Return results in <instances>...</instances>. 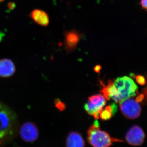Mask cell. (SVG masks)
<instances>
[{
    "instance_id": "1",
    "label": "cell",
    "mask_w": 147,
    "mask_h": 147,
    "mask_svg": "<svg viewBox=\"0 0 147 147\" xmlns=\"http://www.w3.org/2000/svg\"><path fill=\"white\" fill-rule=\"evenodd\" d=\"M87 134L88 142L94 147H108L113 144V142H124L119 139L112 138L108 133L101 131L99 127L94 125L90 127Z\"/></svg>"
},
{
    "instance_id": "2",
    "label": "cell",
    "mask_w": 147,
    "mask_h": 147,
    "mask_svg": "<svg viewBox=\"0 0 147 147\" xmlns=\"http://www.w3.org/2000/svg\"><path fill=\"white\" fill-rule=\"evenodd\" d=\"M113 84L119 94L121 102L139 94L137 92L138 87L133 80L127 76L118 77L115 80Z\"/></svg>"
},
{
    "instance_id": "3",
    "label": "cell",
    "mask_w": 147,
    "mask_h": 147,
    "mask_svg": "<svg viewBox=\"0 0 147 147\" xmlns=\"http://www.w3.org/2000/svg\"><path fill=\"white\" fill-rule=\"evenodd\" d=\"M10 109L0 104V139L11 134L13 127L14 116Z\"/></svg>"
},
{
    "instance_id": "4",
    "label": "cell",
    "mask_w": 147,
    "mask_h": 147,
    "mask_svg": "<svg viewBox=\"0 0 147 147\" xmlns=\"http://www.w3.org/2000/svg\"><path fill=\"white\" fill-rule=\"evenodd\" d=\"M120 108L125 117L130 119H134L139 117L142 111L141 106L139 103L135 100L130 98L126 99L120 103Z\"/></svg>"
},
{
    "instance_id": "5",
    "label": "cell",
    "mask_w": 147,
    "mask_h": 147,
    "mask_svg": "<svg viewBox=\"0 0 147 147\" xmlns=\"http://www.w3.org/2000/svg\"><path fill=\"white\" fill-rule=\"evenodd\" d=\"M21 139L28 143H32L36 141L39 136L37 126L34 123L27 122L22 124L20 129Z\"/></svg>"
},
{
    "instance_id": "6",
    "label": "cell",
    "mask_w": 147,
    "mask_h": 147,
    "mask_svg": "<svg viewBox=\"0 0 147 147\" xmlns=\"http://www.w3.org/2000/svg\"><path fill=\"white\" fill-rule=\"evenodd\" d=\"M105 97L101 94L94 95L89 98V100L85 105V109L90 115L96 113H100L106 104Z\"/></svg>"
},
{
    "instance_id": "7",
    "label": "cell",
    "mask_w": 147,
    "mask_h": 147,
    "mask_svg": "<svg viewBox=\"0 0 147 147\" xmlns=\"http://www.w3.org/2000/svg\"><path fill=\"white\" fill-rule=\"evenodd\" d=\"M64 36V46L67 53L72 52L76 49L78 43L82 38V34L75 30L65 31Z\"/></svg>"
},
{
    "instance_id": "8",
    "label": "cell",
    "mask_w": 147,
    "mask_h": 147,
    "mask_svg": "<svg viewBox=\"0 0 147 147\" xmlns=\"http://www.w3.org/2000/svg\"><path fill=\"white\" fill-rule=\"evenodd\" d=\"M145 134L143 129L138 125H134L129 129L125 139L129 145L134 146L142 145L144 141Z\"/></svg>"
},
{
    "instance_id": "9",
    "label": "cell",
    "mask_w": 147,
    "mask_h": 147,
    "mask_svg": "<svg viewBox=\"0 0 147 147\" xmlns=\"http://www.w3.org/2000/svg\"><path fill=\"white\" fill-rule=\"evenodd\" d=\"M100 83L103 87L101 92L106 100H109L110 98H112L117 103H121V102L120 96L113 82L111 80H108L107 86H105L102 82H100Z\"/></svg>"
},
{
    "instance_id": "10",
    "label": "cell",
    "mask_w": 147,
    "mask_h": 147,
    "mask_svg": "<svg viewBox=\"0 0 147 147\" xmlns=\"http://www.w3.org/2000/svg\"><path fill=\"white\" fill-rule=\"evenodd\" d=\"M16 71L13 62L8 59L0 60V77L9 78L13 76Z\"/></svg>"
},
{
    "instance_id": "11",
    "label": "cell",
    "mask_w": 147,
    "mask_h": 147,
    "mask_svg": "<svg viewBox=\"0 0 147 147\" xmlns=\"http://www.w3.org/2000/svg\"><path fill=\"white\" fill-rule=\"evenodd\" d=\"M30 16L35 22L40 26H46L49 24V16L44 11L39 9H34L31 12Z\"/></svg>"
},
{
    "instance_id": "12",
    "label": "cell",
    "mask_w": 147,
    "mask_h": 147,
    "mask_svg": "<svg viewBox=\"0 0 147 147\" xmlns=\"http://www.w3.org/2000/svg\"><path fill=\"white\" fill-rule=\"evenodd\" d=\"M66 146L68 147H83L85 142L82 135L75 131H72L69 134L66 139Z\"/></svg>"
},
{
    "instance_id": "13",
    "label": "cell",
    "mask_w": 147,
    "mask_h": 147,
    "mask_svg": "<svg viewBox=\"0 0 147 147\" xmlns=\"http://www.w3.org/2000/svg\"><path fill=\"white\" fill-rule=\"evenodd\" d=\"M113 114L111 105L106 106L104 110L102 109L99 113V117L102 120H108L111 118Z\"/></svg>"
},
{
    "instance_id": "14",
    "label": "cell",
    "mask_w": 147,
    "mask_h": 147,
    "mask_svg": "<svg viewBox=\"0 0 147 147\" xmlns=\"http://www.w3.org/2000/svg\"><path fill=\"white\" fill-rule=\"evenodd\" d=\"M55 104L56 108L60 111H63L65 110L66 105L64 103L62 102L60 99L57 98L55 100Z\"/></svg>"
},
{
    "instance_id": "15",
    "label": "cell",
    "mask_w": 147,
    "mask_h": 147,
    "mask_svg": "<svg viewBox=\"0 0 147 147\" xmlns=\"http://www.w3.org/2000/svg\"><path fill=\"white\" fill-rule=\"evenodd\" d=\"M136 81L138 84L141 86H144L146 84V81L144 77L142 75H138L136 76Z\"/></svg>"
},
{
    "instance_id": "16",
    "label": "cell",
    "mask_w": 147,
    "mask_h": 147,
    "mask_svg": "<svg viewBox=\"0 0 147 147\" xmlns=\"http://www.w3.org/2000/svg\"><path fill=\"white\" fill-rule=\"evenodd\" d=\"M16 4L13 2H10L7 4V8L9 10H13L16 7Z\"/></svg>"
},
{
    "instance_id": "17",
    "label": "cell",
    "mask_w": 147,
    "mask_h": 147,
    "mask_svg": "<svg viewBox=\"0 0 147 147\" xmlns=\"http://www.w3.org/2000/svg\"><path fill=\"white\" fill-rule=\"evenodd\" d=\"M144 97L145 95L144 94L139 95L136 98L135 100L136 102L139 103V102H142V101L144 100Z\"/></svg>"
},
{
    "instance_id": "18",
    "label": "cell",
    "mask_w": 147,
    "mask_h": 147,
    "mask_svg": "<svg viewBox=\"0 0 147 147\" xmlns=\"http://www.w3.org/2000/svg\"><path fill=\"white\" fill-rule=\"evenodd\" d=\"M147 0H141L140 4L142 9L144 10H147Z\"/></svg>"
},
{
    "instance_id": "19",
    "label": "cell",
    "mask_w": 147,
    "mask_h": 147,
    "mask_svg": "<svg viewBox=\"0 0 147 147\" xmlns=\"http://www.w3.org/2000/svg\"><path fill=\"white\" fill-rule=\"evenodd\" d=\"M111 105V108H112V114L113 115H115V113L117 112V107L114 103H113L112 105Z\"/></svg>"
},
{
    "instance_id": "20",
    "label": "cell",
    "mask_w": 147,
    "mask_h": 147,
    "mask_svg": "<svg viewBox=\"0 0 147 147\" xmlns=\"http://www.w3.org/2000/svg\"><path fill=\"white\" fill-rule=\"evenodd\" d=\"M102 67L100 65H96V66H95L94 67V71L96 72V73H100V70L101 69Z\"/></svg>"
},
{
    "instance_id": "21",
    "label": "cell",
    "mask_w": 147,
    "mask_h": 147,
    "mask_svg": "<svg viewBox=\"0 0 147 147\" xmlns=\"http://www.w3.org/2000/svg\"><path fill=\"white\" fill-rule=\"evenodd\" d=\"M93 125L94 126L98 127H99V126H100L99 122H98V121L97 120H96L95 121Z\"/></svg>"
},
{
    "instance_id": "22",
    "label": "cell",
    "mask_w": 147,
    "mask_h": 147,
    "mask_svg": "<svg viewBox=\"0 0 147 147\" xmlns=\"http://www.w3.org/2000/svg\"><path fill=\"white\" fill-rule=\"evenodd\" d=\"M4 1V0H0V2H2Z\"/></svg>"
}]
</instances>
